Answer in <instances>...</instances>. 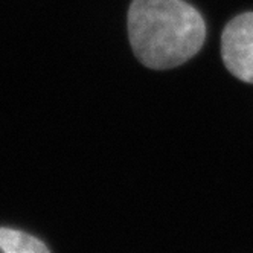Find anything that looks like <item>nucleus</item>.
<instances>
[{"label": "nucleus", "instance_id": "nucleus-1", "mask_svg": "<svg viewBox=\"0 0 253 253\" xmlns=\"http://www.w3.org/2000/svg\"><path fill=\"white\" fill-rule=\"evenodd\" d=\"M128 39L143 66L168 70L200 52L206 23L200 11L185 0H131Z\"/></svg>", "mask_w": 253, "mask_h": 253}, {"label": "nucleus", "instance_id": "nucleus-2", "mask_svg": "<svg viewBox=\"0 0 253 253\" xmlns=\"http://www.w3.org/2000/svg\"><path fill=\"white\" fill-rule=\"evenodd\" d=\"M221 57L233 77L253 84V12L233 17L224 26Z\"/></svg>", "mask_w": 253, "mask_h": 253}, {"label": "nucleus", "instance_id": "nucleus-3", "mask_svg": "<svg viewBox=\"0 0 253 253\" xmlns=\"http://www.w3.org/2000/svg\"><path fill=\"white\" fill-rule=\"evenodd\" d=\"M0 252L2 253H50L49 249L29 233L9 227H0Z\"/></svg>", "mask_w": 253, "mask_h": 253}]
</instances>
